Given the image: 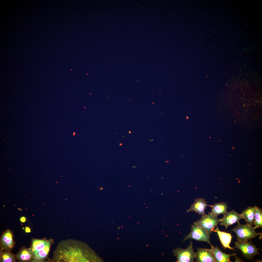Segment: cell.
I'll list each match as a JSON object with an SVG mask.
<instances>
[{"mask_svg": "<svg viewBox=\"0 0 262 262\" xmlns=\"http://www.w3.org/2000/svg\"><path fill=\"white\" fill-rule=\"evenodd\" d=\"M212 208L211 212L217 216L221 214L224 215L226 213L228 206L225 202L216 203L212 206Z\"/></svg>", "mask_w": 262, "mask_h": 262, "instance_id": "17", "label": "cell"}, {"mask_svg": "<svg viewBox=\"0 0 262 262\" xmlns=\"http://www.w3.org/2000/svg\"><path fill=\"white\" fill-rule=\"evenodd\" d=\"M82 243L68 239L60 242L54 251L52 262H81L84 261Z\"/></svg>", "mask_w": 262, "mask_h": 262, "instance_id": "1", "label": "cell"}, {"mask_svg": "<svg viewBox=\"0 0 262 262\" xmlns=\"http://www.w3.org/2000/svg\"><path fill=\"white\" fill-rule=\"evenodd\" d=\"M221 219L211 213L202 215L200 219L193 223L195 224L205 230L210 235L213 231L214 229L221 222Z\"/></svg>", "mask_w": 262, "mask_h": 262, "instance_id": "3", "label": "cell"}, {"mask_svg": "<svg viewBox=\"0 0 262 262\" xmlns=\"http://www.w3.org/2000/svg\"><path fill=\"white\" fill-rule=\"evenodd\" d=\"M235 247L240 250L243 256L247 259L252 260L255 255H260L258 252L259 249L256 247L250 240L249 241H237L235 242Z\"/></svg>", "mask_w": 262, "mask_h": 262, "instance_id": "5", "label": "cell"}, {"mask_svg": "<svg viewBox=\"0 0 262 262\" xmlns=\"http://www.w3.org/2000/svg\"><path fill=\"white\" fill-rule=\"evenodd\" d=\"M210 250L212 252L216 262H232L230 260V257L235 256L236 253L227 254L221 251L217 247H214L212 245Z\"/></svg>", "mask_w": 262, "mask_h": 262, "instance_id": "10", "label": "cell"}, {"mask_svg": "<svg viewBox=\"0 0 262 262\" xmlns=\"http://www.w3.org/2000/svg\"><path fill=\"white\" fill-rule=\"evenodd\" d=\"M0 262H16V257L11 251L0 250Z\"/></svg>", "mask_w": 262, "mask_h": 262, "instance_id": "18", "label": "cell"}, {"mask_svg": "<svg viewBox=\"0 0 262 262\" xmlns=\"http://www.w3.org/2000/svg\"><path fill=\"white\" fill-rule=\"evenodd\" d=\"M255 213L254 221V224L256 229L262 228V209L260 208L254 206Z\"/></svg>", "mask_w": 262, "mask_h": 262, "instance_id": "19", "label": "cell"}, {"mask_svg": "<svg viewBox=\"0 0 262 262\" xmlns=\"http://www.w3.org/2000/svg\"><path fill=\"white\" fill-rule=\"evenodd\" d=\"M254 227H252L247 224L238 225L232 229V231L234 232L237 237V241H245L254 238L261 234L257 233L255 231Z\"/></svg>", "mask_w": 262, "mask_h": 262, "instance_id": "2", "label": "cell"}, {"mask_svg": "<svg viewBox=\"0 0 262 262\" xmlns=\"http://www.w3.org/2000/svg\"><path fill=\"white\" fill-rule=\"evenodd\" d=\"M20 221L22 222H24L26 221V218L25 217H22L20 218Z\"/></svg>", "mask_w": 262, "mask_h": 262, "instance_id": "20", "label": "cell"}, {"mask_svg": "<svg viewBox=\"0 0 262 262\" xmlns=\"http://www.w3.org/2000/svg\"><path fill=\"white\" fill-rule=\"evenodd\" d=\"M206 203L205 199H195L194 202L191 205L187 212L194 211L199 215H205V209L207 206H209Z\"/></svg>", "mask_w": 262, "mask_h": 262, "instance_id": "11", "label": "cell"}, {"mask_svg": "<svg viewBox=\"0 0 262 262\" xmlns=\"http://www.w3.org/2000/svg\"><path fill=\"white\" fill-rule=\"evenodd\" d=\"M25 231L26 232H31V230L30 228L28 227H26L25 228Z\"/></svg>", "mask_w": 262, "mask_h": 262, "instance_id": "21", "label": "cell"}, {"mask_svg": "<svg viewBox=\"0 0 262 262\" xmlns=\"http://www.w3.org/2000/svg\"><path fill=\"white\" fill-rule=\"evenodd\" d=\"M14 246L12 232L9 229L2 234L0 239V250L11 251Z\"/></svg>", "mask_w": 262, "mask_h": 262, "instance_id": "7", "label": "cell"}, {"mask_svg": "<svg viewBox=\"0 0 262 262\" xmlns=\"http://www.w3.org/2000/svg\"><path fill=\"white\" fill-rule=\"evenodd\" d=\"M54 242L51 243L44 248L40 250L34 254V258L32 262H42L48 257L51 247Z\"/></svg>", "mask_w": 262, "mask_h": 262, "instance_id": "14", "label": "cell"}, {"mask_svg": "<svg viewBox=\"0 0 262 262\" xmlns=\"http://www.w3.org/2000/svg\"><path fill=\"white\" fill-rule=\"evenodd\" d=\"M54 242L52 239H47L45 238L42 239L33 238L30 248L33 255L40 250L44 248L49 244Z\"/></svg>", "mask_w": 262, "mask_h": 262, "instance_id": "12", "label": "cell"}, {"mask_svg": "<svg viewBox=\"0 0 262 262\" xmlns=\"http://www.w3.org/2000/svg\"><path fill=\"white\" fill-rule=\"evenodd\" d=\"M189 238L198 241L205 242L211 246L212 245L210 241V235L203 229L194 224L191 225V232L185 237L182 243Z\"/></svg>", "mask_w": 262, "mask_h": 262, "instance_id": "6", "label": "cell"}, {"mask_svg": "<svg viewBox=\"0 0 262 262\" xmlns=\"http://www.w3.org/2000/svg\"><path fill=\"white\" fill-rule=\"evenodd\" d=\"M215 231L217 232L221 241L225 248H228L231 250L233 249V248L229 246L232 238V236L230 233L221 231L219 230L218 227Z\"/></svg>", "mask_w": 262, "mask_h": 262, "instance_id": "16", "label": "cell"}, {"mask_svg": "<svg viewBox=\"0 0 262 262\" xmlns=\"http://www.w3.org/2000/svg\"><path fill=\"white\" fill-rule=\"evenodd\" d=\"M173 252L177 258V262H193L196 257L191 240L190 244L186 249L176 248L173 250Z\"/></svg>", "mask_w": 262, "mask_h": 262, "instance_id": "4", "label": "cell"}, {"mask_svg": "<svg viewBox=\"0 0 262 262\" xmlns=\"http://www.w3.org/2000/svg\"><path fill=\"white\" fill-rule=\"evenodd\" d=\"M255 213V208L254 207L249 206L243 211L241 214L243 219L246 224L251 226L254 225V221Z\"/></svg>", "mask_w": 262, "mask_h": 262, "instance_id": "15", "label": "cell"}, {"mask_svg": "<svg viewBox=\"0 0 262 262\" xmlns=\"http://www.w3.org/2000/svg\"><path fill=\"white\" fill-rule=\"evenodd\" d=\"M243 219L241 214H239L236 211L232 210L227 213L221 219V225L224 226L227 229L229 226L235 223H240L239 221Z\"/></svg>", "mask_w": 262, "mask_h": 262, "instance_id": "8", "label": "cell"}, {"mask_svg": "<svg viewBox=\"0 0 262 262\" xmlns=\"http://www.w3.org/2000/svg\"><path fill=\"white\" fill-rule=\"evenodd\" d=\"M196 253V262H216L213 254L209 249H198Z\"/></svg>", "mask_w": 262, "mask_h": 262, "instance_id": "9", "label": "cell"}, {"mask_svg": "<svg viewBox=\"0 0 262 262\" xmlns=\"http://www.w3.org/2000/svg\"><path fill=\"white\" fill-rule=\"evenodd\" d=\"M15 256L16 259L21 262H32L34 258L33 254L30 248H22Z\"/></svg>", "mask_w": 262, "mask_h": 262, "instance_id": "13", "label": "cell"}]
</instances>
